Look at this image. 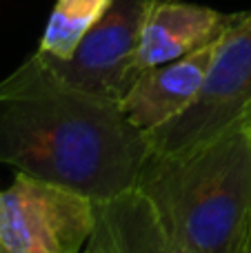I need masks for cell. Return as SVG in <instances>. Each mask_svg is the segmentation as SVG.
<instances>
[{
	"instance_id": "obj_3",
	"label": "cell",
	"mask_w": 251,
	"mask_h": 253,
	"mask_svg": "<svg viewBox=\"0 0 251 253\" xmlns=\"http://www.w3.org/2000/svg\"><path fill=\"white\" fill-rule=\"evenodd\" d=\"M96 200L16 171L0 191V253H84Z\"/></svg>"
},
{
	"instance_id": "obj_5",
	"label": "cell",
	"mask_w": 251,
	"mask_h": 253,
	"mask_svg": "<svg viewBox=\"0 0 251 253\" xmlns=\"http://www.w3.org/2000/svg\"><path fill=\"white\" fill-rule=\"evenodd\" d=\"M151 2L154 0H114L71 58L56 60L42 56L67 83L120 102L129 89V65Z\"/></svg>"
},
{
	"instance_id": "obj_9",
	"label": "cell",
	"mask_w": 251,
	"mask_h": 253,
	"mask_svg": "<svg viewBox=\"0 0 251 253\" xmlns=\"http://www.w3.org/2000/svg\"><path fill=\"white\" fill-rule=\"evenodd\" d=\"M111 2L114 0H58L38 51L56 60L71 58L80 40L100 20Z\"/></svg>"
},
{
	"instance_id": "obj_2",
	"label": "cell",
	"mask_w": 251,
	"mask_h": 253,
	"mask_svg": "<svg viewBox=\"0 0 251 253\" xmlns=\"http://www.w3.org/2000/svg\"><path fill=\"white\" fill-rule=\"evenodd\" d=\"M136 187L178 242L240 253L251 229V111L203 144L149 151Z\"/></svg>"
},
{
	"instance_id": "obj_7",
	"label": "cell",
	"mask_w": 251,
	"mask_h": 253,
	"mask_svg": "<svg viewBox=\"0 0 251 253\" xmlns=\"http://www.w3.org/2000/svg\"><path fill=\"white\" fill-rule=\"evenodd\" d=\"M218 40L182 58L142 71L120 100L129 123L142 133H151L178 118L198 96L216 56Z\"/></svg>"
},
{
	"instance_id": "obj_8",
	"label": "cell",
	"mask_w": 251,
	"mask_h": 253,
	"mask_svg": "<svg viewBox=\"0 0 251 253\" xmlns=\"http://www.w3.org/2000/svg\"><path fill=\"white\" fill-rule=\"evenodd\" d=\"M87 253H198L178 242L140 189L96 202V229Z\"/></svg>"
},
{
	"instance_id": "obj_11",
	"label": "cell",
	"mask_w": 251,
	"mask_h": 253,
	"mask_svg": "<svg viewBox=\"0 0 251 253\" xmlns=\"http://www.w3.org/2000/svg\"><path fill=\"white\" fill-rule=\"evenodd\" d=\"M84 253H87V251H84Z\"/></svg>"
},
{
	"instance_id": "obj_4",
	"label": "cell",
	"mask_w": 251,
	"mask_h": 253,
	"mask_svg": "<svg viewBox=\"0 0 251 253\" xmlns=\"http://www.w3.org/2000/svg\"><path fill=\"white\" fill-rule=\"evenodd\" d=\"M251 111V11L220 36L196 100L171 123L147 133L154 153L203 144Z\"/></svg>"
},
{
	"instance_id": "obj_1",
	"label": "cell",
	"mask_w": 251,
	"mask_h": 253,
	"mask_svg": "<svg viewBox=\"0 0 251 253\" xmlns=\"http://www.w3.org/2000/svg\"><path fill=\"white\" fill-rule=\"evenodd\" d=\"M149 140L120 102L67 83L36 51L0 80V162L96 202L136 189Z\"/></svg>"
},
{
	"instance_id": "obj_10",
	"label": "cell",
	"mask_w": 251,
	"mask_h": 253,
	"mask_svg": "<svg viewBox=\"0 0 251 253\" xmlns=\"http://www.w3.org/2000/svg\"><path fill=\"white\" fill-rule=\"evenodd\" d=\"M240 253H251V229H249L247 238H245V245H243V249H240Z\"/></svg>"
},
{
	"instance_id": "obj_6",
	"label": "cell",
	"mask_w": 251,
	"mask_h": 253,
	"mask_svg": "<svg viewBox=\"0 0 251 253\" xmlns=\"http://www.w3.org/2000/svg\"><path fill=\"white\" fill-rule=\"evenodd\" d=\"M238 18L240 13H220L180 0H154L129 65L127 84L131 87L133 80L151 67L171 62L218 40Z\"/></svg>"
}]
</instances>
